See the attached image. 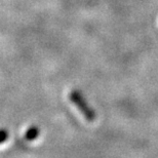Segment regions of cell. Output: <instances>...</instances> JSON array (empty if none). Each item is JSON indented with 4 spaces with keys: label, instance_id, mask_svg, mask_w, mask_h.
Returning a JSON list of instances; mask_svg holds the SVG:
<instances>
[{
    "label": "cell",
    "instance_id": "2",
    "mask_svg": "<svg viewBox=\"0 0 158 158\" xmlns=\"http://www.w3.org/2000/svg\"><path fill=\"white\" fill-rule=\"evenodd\" d=\"M38 135H39V129L37 127H32L27 132V139L28 140H34V139L38 137Z\"/></svg>",
    "mask_w": 158,
    "mask_h": 158
},
{
    "label": "cell",
    "instance_id": "1",
    "mask_svg": "<svg viewBox=\"0 0 158 158\" xmlns=\"http://www.w3.org/2000/svg\"><path fill=\"white\" fill-rule=\"evenodd\" d=\"M70 100L71 102L77 107L81 114L84 116V118L87 120L88 122H94L97 118L96 111L88 105L87 102L85 101L83 96L79 90H73L70 94Z\"/></svg>",
    "mask_w": 158,
    "mask_h": 158
},
{
    "label": "cell",
    "instance_id": "3",
    "mask_svg": "<svg viewBox=\"0 0 158 158\" xmlns=\"http://www.w3.org/2000/svg\"><path fill=\"white\" fill-rule=\"evenodd\" d=\"M7 138V131H0V143L3 142L4 140H6Z\"/></svg>",
    "mask_w": 158,
    "mask_h": 158
}]
</instances>
